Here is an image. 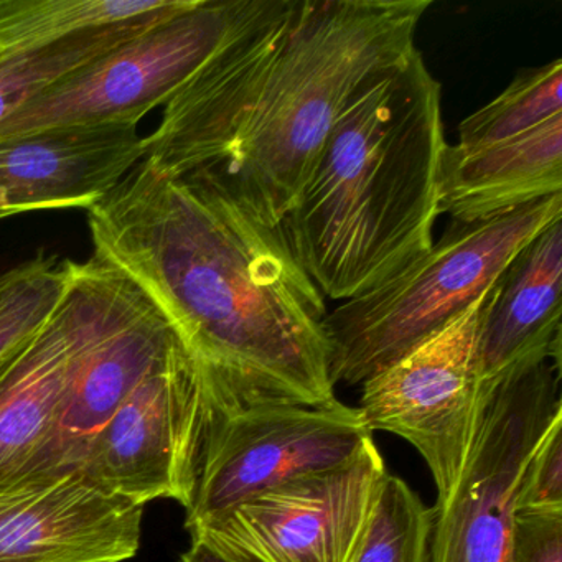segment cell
<instances>
[{
    "label": "cell",
    "instance_id": "24",
    "mask_svg": "<svg viewBox=\"0 0 562 562\" xmlns=\"http://www.w3.org/2000/svg\"><path fill=\"white\" fill-rule=\"evenodd\" d=\"M179 562H241L222 554L202 541H192L189 551L180 555Z\"/></svg>",
    "mask_w": 562,
    "mask_h": 562
},
{
    "label": "cell",
    "instance_id": "9",
    "mask_svg": "<svg viewBox=\"0 0 562 562\" xmlns=\"http://www.w3.org/2000/svg\"><path fill=\"white\" fill-rule=\"evenodd\" d=\"M373 434L358 407L256 404L226 414L203 453L186 528L192 532L252 496L353 460Z\"/></svg>",
    "mask_w": 562,
    "mask_h": 562
},
{
    "label": "cell",
    "instance_id": "18",
    "mask_svg": "<svg viewBox=\"0 0 562 562\" xmlns=\"http://www.w3.org/2000/svg\"><path fill=\"white\" fill-rule=\"evenodd\" d=\"M190 4L192 0H172L169 8L156 14L93 29L47 50L0 65V124L37 100L45 91L57 87L65 78L83 70L114 48Z\"/></svg>",
    "mask_w": 562,
    "mask_h": 562
},
{
    "label": "cell",
    "instance_id": "19",
    "mask_svg": "<svg viewBox=\"0 0 562 562\" xmlns=\"http://www.w3.org/2000/svg\"><path fill=\"white\" fill-rule=\"evenodd\" d=\"M562 114V60L519 71L485 106L460 123L457 149H485L531 133Z\"/></svg>",
    "mask_w": 562,
    "mask_h": 562
},
{
    "label": "cell",
    "instance_id": "15",
    "mask_svg": "<svg viewBox=\"0 0 562 562\" xmlns=\"http://www.w3.org/2000/svg\"><path fill=\"white\" fill-rule=\"evenodd\" d=\"M77 347V321L64 294L50 321L0 368V490L37 475L60 419Z\"/></svg>",
    "mask_w": 562,
    "mask_h": 562
},
{
    "label": "cell",
    "instance_id": "6",
    "mask_svg": "<svg viewBox=\"0 0 562 562\" xmlns=\"http://www.w3.org/2000/svg\"><path fill=\"white\" fill-rule=\"evenodd\" d=\"M559 383L561 363L544 360L482 384L462 472L432 508L430 562H512L519 482L562 416Z\"/></svg>",
    "mask_w": 562,
    "mask_h": 562
},
{
    "label": "cell",
    "instance_id": "7",
    "mask_svg": "<svg viewBox=\"0 0 562 562\" xmlns=\"http://www.w3.org/2000/svg\"><path fill=\"white\" fill-rule=\"evenodd\" d=\"M232 414L200 361L173 341L97 434L80 469L111 495L189 509L210 432Z\"/></svg>",
    "mask_w": 562,
    "mask_h": 562
},
{
    "label": "cell",
    "instance_id": "11",
    "mask_svg": "<svg viewBox=\"0 0 562 562\" xmlns=\"http://www.w3.org/2000/svg\"><path fill=\"white\" fill-rule=\"evenodd\" d=\"M493 285L456 321L363 383L358 409L364 424L371 434L400 436L420 453L436 483V505L449 498L472 440L482 390L476 338Z\"/></svg>",
    "mask_w": 562,
    "mask_h": 562
},
{
    "label": "cell",
    "instance_id": "16",
    "mask_svg": "<svg viewBox=\"0 0 562 562\" xmlns=\"http://www.w3.org/2000/svg\"><path fill=\"white\" fill-rule=\"evenodd\" d=\"M562 193V114L531 133L485 149L447 146L439 173L440 213L473 223Z\"/></svg>",
    "mask_w": 562,
    "mask_h": 562
},
{
    "label": "cell",
    "instance_id": "17",
    "mask_svg": "<svg viewBox=\"0 0 562 562\" xmlns=\"http://www.w3.org/2000/svg\"><path fill=\"white\" fill-rule=\"evenodd\" d=\"M172 0H0V65L104 25L134 21Z\"/></svg>",
    "mask_w": 562,
    "mask_h": 562
},
{
    "label": "cell",
    "instance_id": "20",
    "mask_svg": "<svg viewBox=\"0 0 562 562\" xmlns=\"http://www.w3.org/2000/svg\"><path fill=\"white\" fill-rule=\"evenodd\" d=\"M67 284V261L44 252L0 274V368L50 321Z\"/></svg>",
    "mask_w": 562,
    "mask_h": 562
},
{
    "label": "cell",
    "instance_id": "13",
    "mask_svg": "<svg viewBox=\"0 0 562 562\" xmlns=\"http://www.w3.org/2000/svg\"><path fill=\"white\" fill-rule=\"evenodd\" d=\"M136 126L44 131L0 143V220L42 210L91 209L140 160Z\"/></svg>",
    "mask_w": 562,
    "mask_h": 562
},
{
    "label": "cell",
    "instance_id": "10",
    "mask_svg": "<svg viewBox=\"0 0 562 562\" xmlns=\"http://www.w3.org/2000/svg\"><path fill=\"white\" fill-rule=\"evenodd\" d=\"M386 476L370 440L350 462L252 496L190 538L241 562H351Z\"/></svg>",
    "mask_w": 562,
    "mask_h": 562
},
{
    "label": "cell",
    "instance_id": "5",
    "mask_svg": "<svg viewBox=\"0 0 562 562\" xmlns=\"http://www.w3.org/2000/svg\"><path fill=\"white\" fill-rule=\"evenodd\" d=\"M262 0H192L0 124V143L44 131L139 126L166 106L261 9Z\"/></svg>",
    "mask_w": 562,
    "mask_h": 562
},
{
    "label": "cell",
    "instance_id": "23",
    "mask_svg": "<svg viewBox=\"0 0 562 562\" xmlns=\"http://www.w3.org/2000/svg\"><path fill=\"white\" fill-rule=\"evenodd\" d=\"M512 562H562V512L516 513Z\"/></svg>",
    "mask_w": 562,
    "mask_h": 562
},
{
    "label": "cell",
    "instance_id": "2",
    "mask_svg": "<svg viewBox=\"0 0 562 562\" xmlns=\"http://www.w3.org/2000/svg\"><path fill=\"white\" fill-rule=\"evenodd\" d=\"M432 0H262L144 137L164 172L278 228L358 93L416 50Z\"/></svg>",
    "mask_w": 562,
    "mask_h": 562
},
{
    "label": "cell",
    "instance_id": "14",
    "mask_svg": "<svg viewBox=\"0 0 562 562\" xmlns=\"http://www.w3.org/2000/svg\"><path fill=\"white\" fill-rule=\"evenodd\" d=\"M562 218L539 232L495 282L476 338L480 384L536 361L561 363Z\"/></svg>",
    "mask_w": 562,
    "mask_h": 562
},
{
    "label": "cell",
    "instance_id": "12",
    "mask_svg": "<svg viewBox=\"0 0 562 562\" xmlns=\"http://www.w3.org/2000/svg\"><path fill=\"white\" fill-rule=\"evenodd\" d=\"M146 506L83 470L0 490V562H124L139 551Z\"/></svg>",
    "mask_w": 562,
    "mask_h": 562
},
{
    "label": "cell",
    "instance_id": "8",
    "mask_svg": "<svg viewBox=\"0 0 562 562\" xmlns=\"http://www.w3.org/2000/svg\"><path fill=\"white\" fill-rule=\"evenodd\" d=\"M67 268L77 355L54 439L32 480L80 469L97 434L179 338L120 269L94 256Z\"/></svg>",
    "mask_w": 562,
    "mask_h": 562
},
{
    "label": "cell",
    "instance_id": "21",
    "mask_svg": "<svg viewBox=\"0 0 562 562\" xmlns=\"http://www.w3.org/2000/svg\"><path fill=\"white\" fill-rule=\"evenodd\" d=\"M434 512L400 476L387 473L351 562H430Z\"/></svg>",
    "mask_w": 562,
    "mask_h": 562
},
{
    "label": "cell",
    "instance_id": "3",
    "mask_svg": "<svg viewBox=\"0 0 562 562\" xmlns=\"http://www.w3.org/2000/svg\"><path fill=\"white\" fill-rule=\"evenodd\" d=\"M440 91L416 48L331 127L279 225L324 297H358L432 246L449 146Z\"/></svg>",
    "mask_w": 562,
    "mask_h": 562
},
{
    "label": "cell",
    "instance_id": "22",
    "mask_svg": "<svg viewBox=\"0 0 562 562\" xmlns=\"http://www.w3.org/2000/svg\"><path fill=\"white\" fill-rule=\"evenodd\" d=\"M562 512V416L555 417L519 482L516 513Z\"/></svg>",
    "mask_w": 562,
    "mask_h": 562
},
{
    "label": "cell",
    "instance_id": "1",
    "mask_svg": "<svg viewBox=\"0 0 562 562\" xmlns=\"http://www.w3.org/2000/svg\"><path fill=\"white\" fill-rule=\"evenodd\" d=\"M87 216L94 258L159 307L232 413L337 401L325 297L279 226L146 157Z\"/></svg>",
    "mask_w": 562,
    "mask_h": 562
},
{
    "label": "cell",
    "instance_id": "4",
    "mask_svg": "<svg viewBox=\"0 0 562 562\" xmlns=\"http://www.w3.org/2000/svg\"><path fill=\"white\" fill-rule=\"evenodd\" d=\"M562 218V193L482 222H453L439 241L325 317L330 378L363 384L482 297L519 249Z\"/></svg>",
    "mask_w": 562,
    "mask_h": 562
}]
</instances>
